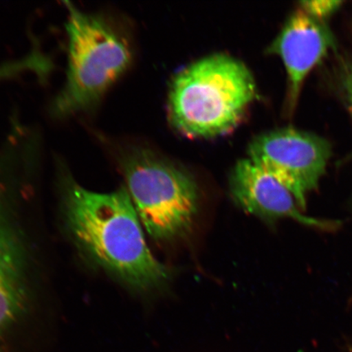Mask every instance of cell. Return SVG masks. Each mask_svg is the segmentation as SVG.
Returning <instances> with one entry per match:
<instances>
[{
	"label": "cell",
	"mask_w": 352,
	"mask_h": 352,
	"mask_svg": "<svg viewBox=\"0 0 352 352\" xmlns=\"http://www.w3.org/2000/svg\"><path fill=\"white\" fill-rule=\"evenodd\" d=\"M66 223L92 261L132 289L151 292L170 280L168 267L148 249L126 186L96 192L82 187L59 158Z\"/></svg>",
	"instance_id": "obj_1"
},
{
	"label": "cell",
	"mask_w": 352,
	"mask_h": 352,
	"mask_svg": "<svg viewBox=\"0 0 352 352\" xmlns=\"http://www.w3.org/2000/svg\"><path fill=\"white\" fill-rule=\"evenodd\" d=\"M64 4L67 65L63 85L48 107L56 120L94 113L133 60L129 35L116 14Z\"/></svg>",
	"instance_id": "obj_2"
},
{
	"label": "cell",
	"mask_w": 352,
	"mask_h": 352,
	"mask_svg": "<svg viewBox=\"0 0 352 352\" xmlns=\"http://www.w3.org/2000/svg\"><path fill=\"white\" fill-rule=\"evenodd\" d=\"M257 95L252 72L242 61L218 54L176 74L170 87L171 124L188 138H212L236 129Z\"/></svg>",
	"instance_id": "obj_3"
},
{
	"label": "cell",
	"mask_w": 352,
	"mask_h": 352,
	"mask_svg": "<svg viewBox=\"0 0 352 352\" xmlns=\"http://www.w3.org/2000/svg\"><path fill=\"white\" fill-rule=\"evenodd\" d=\"M120 166L136 212L154 240L173 241L188 234L199 205L192 176L148 149L111 135H98Z\"/></svg>",
	"instance_id": "obj_4"
},
{
	"label": "cell",
	"mask_w": 352,
	"mask_h": 352,
	"mask_svg": "<svg viewBox=\"0 0 352 352\" xmlns=\"http://www.w3.org/2000/svg\"><path fill=\"white\" fill-rule=\"evenodd\" d=\"M248 158L287 188L299 208L318 186L330 156L327 140L308 132L283 129L266 132L249 144Z\"/></svg>",
	"instance_id": "obj_5"
},
{
	"label": "cell",
	"mask_w": 352,
	"mask_h": 352,
	"mask_svg": "<svg viewBox=\"0 0 352 352\" xmlns=\"http://www.w3.org/2000/svg\"><path fill=\"white\" fill-rule=\"evenodd\" d=\"M22 157L0 151V340L22 315L29 298L28 254L10 204L12 183Z\"/></svg>",
	"instance_id": "obj_6"
},
{
	"label": "cell",
	"mask_w": 352,
	"mask_h": 352,
	"mask_svg": "<svg viewBox=\"0 0 352 352\" xmlns=\"http://www.w3.org/2000/svg\"><path fill=\"white\" fill-rule=\"evenodd\" d=\"M230 188L236 204L255 217L267 221L289 218L307 226L331 228L329 223L302 214L292 192L249 158L236 162Z\"/></svg>",
	"instance_id": "obj_7"
},
{
	"label": "cell",
	"mask_w": 352,
	"mask_h": 352,
	"mask_svg": "<svg viewBox=\"0 0 352 352\" xmlns=\"http://www.w3.org/2000/svg\"><path fill=\"white\" fill-rule=\"evenodd\" d=\"M332 38L320 21L299 8L289 17L270 52L283 60L289 83V99L296 103L303 81L327 54Z\"/></svg>",
	"instance_id": "obj_8"
},
{
	"label": "cell",
	"mask_w": 352,
	"mask_h": 352,
	"mask_svg": "<svg viewBox=\"0 0 352 352\" xmlns=\"http://www.w3.org/2000/svg\"><path fill=\"white\" fill-rule=\"evenodd\" d=\"M34 70V63L28 56H23L15 60L4 61L0 63V82L10 80L30 74Z\"/></svg>",
	"instance_id": "obj_9"
},
{
	"label": "cell",
	"mask_w": 352,
	"mask_h": 352,
	"mask_svg": "<svg viewBox=\"0 0 352 352\" xmlns=\"http://www.w3.org/2000/svg\"><path fill=\"white\" fill-rule=\"evenodd\" d=\"M303 10L310 13L315 19L320 21L331 15L340 7L342 2L336 0H312V1L302 2Z\"/></svg>",
	"instance_id": "obj_10"
},
{
	"label": "cell",
	"mask_w": 352,
	"mask_h": 352,
	"mask_svg": "<svg viewBox=\"0 0 352 352\" xmlns=\"http://www.w3.org/2000/svg\"><path fill=\"white\" fill-rule=\"evenodd\" d=\"M347 91H349L350 104L352 111V72L349 78V81H347Z\"/></svg>",
	"instance_id": "obj_11"
}]
</instances>
